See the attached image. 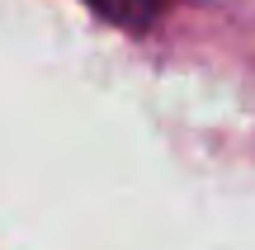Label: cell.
<instances>
[{"instance_id": "cell-1", "label": "cell", "mask_w": 255, "mask_h": 250, "mask_svg": "<svg viewBox=\"0 0 255 250\" xmlns=\"http://www.w3.org/2000/svg\"><path fill=\"white\" fill-rule=\"evenodd\" d=\"M90 9H100L109 24H123V28H142L156 19V9H161V0H85Z\"/></svg>"}]
</instances>
